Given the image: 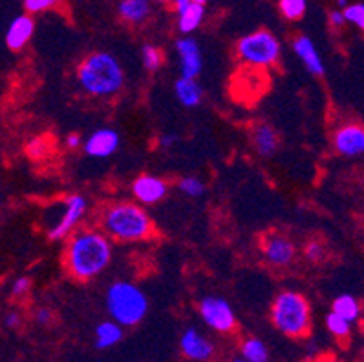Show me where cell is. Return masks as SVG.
Here are the masks:
<instances>
[{
	"label": "cell",
	"mask_w": 364,
	"mask_h": 362,
	"mask_svg": "<svg viewBox=\"0 0 364 362\" xmlns=\"http://www.w3.org/2000/svg\"><path fill=\"white\" fill-rule=\"evenodd\" d=\"M112 248L107 234L95 228H82L71 235L65 250V263L76 279L97 277L111 263Z\"/></svg>",
	"instance_id": "cell-1"
},
{
	"label": "cell",
	"mask_w": 364,
	"mask_h": 362,
	"mask_svg": "<svg viewBox=\"0 0 364 362\" xmlns=\"http://www.w3.org/2000/svg\"><path fill=\"white\" fill-rule=\"evenodd\" d=\"M78 84L87 95L98 98H111L124 87L125 75L114 55L105 51L91 53L76 69Z\"/></svg>",
	"instance_id": "cell-2"
},
{
	"label": "cell",
	"mask_w": 364,
	"mask_h": 362,
	"mask_svg": "<svg viewBox=\"0 0 364 362\" xmlns=\"http://www.w3.org/2000/svg\"><path fill=\"white\" fill-rule=\"evenodd\" d=\"M100 223L105 234L117 241H141L152 234V221L147 212L129 201L109 205Z\"/></svg>",
	"instance_id": "cell-3"
},
{
	"label": "cell",
	"mask_w": 364,
	"mask_h": 362,
	"mask_svg": "<svg viewBox=\"0 0 364 362\" xmlns=\"http://www.w3.org/2000/svg\"><path fill=\"white\" fill-rule=\"evenodd\" d=\"M272 324L287 337L299 339L309 335L312 328V315L306 297L297 292L284 290L274 299L270 308Z\"/></svg>",
	"instance_id": "cell-4"
},
{
	"label": "cell",
	"mask_w": 364,
	"mask_h": 362,
	"mask_svg": "<svg viewBox=\"0 0 364 362\" xmlns=\"http://www.w3.org/2000/svg\"><path fill=\"white\" fill-rule=\"evenodd\" d=\"M105 307L109 315L122 326H136L149 312V299L140 287L129 281H117L107 288Z\"/></svg>",
	"instance_id": "cell-5"
},
{
	"label": "cell",
	"mask_w": 364,
	"mask_h": 362,
	"mask_svg": "<svg viewBox=\"0 0 364 362\" xmlns=\"http://www.w3.org/2000/svg\"><path fill=\"white\" fill-rule=\"evenodd\" d=\"M236 51L243 64L252 65V68H268L279 60L281 44L272 33L259 29V31L243 36L237 42Z\"/></svg>",
	"instance_id": "cell-6"
},
{
	"label": "cell",
	"mask_w": 364,
	"mask_h": 362,
	"mask_svg": "<svg viewBox=\"0 0 364 362\" xmlns=\"http://www.w3.org/2000/svg\"><path fill=\"white\" fill-rule=\"evenodd\" d=\"M200 315L207 326L220 334H228L236 328V314L232 307L221 297L207 295L200 301Z\"/></svg>",
	"instance_id": "cell-7"
},
{
	"label": "cell",
	"mask_w": 364,
	"mask_h": 362,
	"mask_svg": "<svg viewBox=\"0 0 364 362\" xmlns=\"http://www.w3.org/2000/svg\"><path fill=\"white\" fill-rule=\"evenodd\" d=\"M87 212V201L84 196L73 194L65 199L64 208H62L60 218L49 228V239H64L75 230V227L82 221V218Z\"/></svg>",
	"instance_id": "cell-8"
},
{
	"label": "cell",
	"mask_w": 364,
	"mask_h": 362,
	"mask_svg": "<svg viewBox=\"0 0 364 362\" xmlns=\"http://www.w3.org/2000/svg\"><path fill=\"white\" fill-rule=\"evenodd\" d=\"M180 350L185 358L194 362H207L214 355V344L196 328H187L181 334Z\"/></svg>",
	"instance_id": "cell-9"
},
{
	"label": "cell",
	"mask_w": 364,
	"mask_h": 362,
	"mask_svg": "<svg viewBox=\"0 0 364 362\" xmlns=\"http://www.w3.org/2000/svg\"><path fill=\"white\" fill-rule=\"evenodd\" d=\"M176 53L180 58V73L185 78H198L203 69L200 46L191 36H183L176 42Z\"/></svg>",
	"instance_id": "cell-10"
},
{
	"label": "cell",
	"mask_w": 364,
	"mask_h": 362,
	"mask_svg": "<svg viewBox=\"0 0 364 362\" xmlns=\"http://www.w3.org/2000/svg\"><path fill=\"white\" fill-rule=\"evenodd\" d=\"M333 147L341 156L357 158L364 154V127L344 125L333 134Z\"/></svg>",
	"instance_id": "cell-11"
},
{
	"label": "cell",
	"mask_w": 364,
	"mask_h": 362,
	"mask_svg": "<svg viewBox=\"0 0 364 362\" xmlns=\"http://www.w3.org/2000/svg\"><path fill=\"white\" fill-rule=\"evenodd\" d=\"M263 254L274 267H289L296 257V247L284 235H268L263 243Z\"/></svg>",
	"instance_id": "cell-12"
},
{
	"label": "cell",
	"mask_w": 364,
	"mask_h": 362,
	"mask_svg": "<svg viewBox=\"0 0 364 362\" xmlns=\"http://www.w3.org/2000/svg\"><path fill=\"white\" fill-rule=\"evenodd\" d=\"M118 145H120V136L117 131L98 129L85 139L84 151L91 158H109L117 152Z\"/></svg>",
	"instance_id": "cell-13"
},
{
	"label": "cell",
	"mask_w": 364,
	"mask_h": 362,
	"mask_svg": "<svg viewBox=\"0 0 364 362\" xmlns=\"http://www.w3.org/2000/svg\"><path fill=\"white\" fill-rule=\"evenodd\" d=\"M132 194L144 205H154L167 194V183L156 176L144 174L138 176L132 183Z\"/></svg>",
	"instance_id": "cell-14"
},
{
	"label": "cell",
	"mask_w": 364,
	"mask_h": 362,
	"mask_svg": "<svg viewBox=\"0 0 364 362\" xmlns=\"http://www.w3.org/2000/svg\"><path fill=\"white\" fill-rule=\"evenodd\" d=\"M33 33H35V20H33V16L18 15L9 24L8 31H6V46L11 51H21L31 40Z\"/></svg>",
	"instance_id": "cell-15"
},
{
	"label": "cell",
	"mask_w": 364,
	"mask_h": 362,
	"mask_svg": "<svg viewBox=\"0 0 364 362\" xmlns=\"http://www.w3.org/2000/svg\"><path fill=\"white\" fill-rule=\"evenodd\" d=\"M292 49L294 53L303 60V64L306 65V69H309L312 75H317V76L323 75L324 73L323 60H321L316 46H314V42L309 38V36H304V35L297 36V38L292 42Z\"/></svg>",
	"instance_id": "cell-16"
},
{
	"label": "cell",
	"mask_w": 364,
	"mask_h": 362,
	"mask_svg": "<svg viewBox=\"0 0 364 362\" xmlns=\"http://www.w3.org/2000/svg\"><path fill=\"white\" fill-rule=\"evenodd\" d=\"M252 144L257 154L270 158V156L276 154L277 147H279V136H277L276 129H272L270 125L259 124L254 127Z\"/></svg>",
	"instance_id": "cell-17"
},
{
	"label": "cell",
	"mask_w": 364,
	"mask_h": 362,
	"mask_svg": "<svg viewBox=\"0 0 364 362\" xmlns=\"http://www.w3.org/2000/svg\"><path fill=\"white\" fill-rule=\"evenodd\" d=\"M124 339V326L117 323L114 319L104 321L95 328V346L98 350H109V348L117 346Z\"/></svg>",
	"instance_id": "cell-18"
},
{
	"label": "cell",
	"mask_w": 364,
	"mask_h": 362,
	"mask_svg": "<svg viewBox=\"0 0 364 362\" xmlns=\"http://www.w3.org/2000/svg\"><path fill=\"white\" fill-rule=\"evenodd\" d=\"M205 18V4L188 2L183 8L178 9V29L183 35H191L201 26Z\"/></svg>",
	"instance_id": "cell-19"
},
{
	"label": "cell",
	"mask_w": 364,
	"mask_h": 362,
	"mask_svg": "<svg viewBox=\"0 0 364 362\" xmlns=\"http://www.w3.org/2000/svg\"><path fill=\"white\" fill-rule=\"evenodd\" d=\"M174 92H176L178 102L185 107H196V105H200L201 98H203V89L198 84L196 78L180 76V80L174 85Z\"/></svg>",
	"instance_id": "cell-20"
},
{
	"label": "cell",
	"mask_w": 364,
	"mask_h": 362,
	"mask_svg": "<svg viewBox=\"0 0 364 362\" xmlns=\"http://www.w3.org/2000/svg\"><path fill=\"white\" fill-rule=\"evenodd\" d=\"M118 13L129 24H141L151 15V2L149 0H120Z\"/></svg>",
	"instance_id": "cell-21"
},
{
	"label": "cell",
	"mask_w": 364,
	"mask_h": 362,
	"mask_svg": "<svg viewBox=\"0 0 364 362\" xmlns=\"http://www.w3.org/2000/svg\"><path fill=\"white\" fill-rule=\"evenodd\" d=\"M240 355L248 362H268L267 344L257 337L245 339L240 346Z\"/></svg>",
	"instance_id": "cell-22"
},
{
	"label": "cell",
	"mask_w": 364,
	"mask_h": 362,
	"mask_svg": "<svg viewBox=\"0 0 364 362\" xmlns=\"http://www.w3.org/2000/svg\"><path fill=\"white\" fill-rule=\"evenodd\" d=\"M332 312L339 314L341 317L348 319L350 323H355L360 315V304L353 295L343 294L332 303Z\"/></svg>",
	"instance_id": "cell-23"
},
{
	"label": "cell",
	"mask_w": 364,
	"mask_h": 362,
	"mask_svg": "<svg viewBox=\"0 0 364 362\" xmlns=\"http://www.w3.org/2000/svg\"><path fill=\"white\" fill-rule=\"evenodd\" d=\"M324 324H326V330H328L336 339H341V341L348 339L350 334H352V323H350L348 319L341 317L336 312H330V314L326 315Z\"/></svg>",
	"instance_id": "cell-24"
},
{
	"label": "cell",
	"mask_w": 364,
	"mask_h": 362,
	"mask_svg": "<svg viewBox=\"0 0 364 362\" xmlns=\"http://www.w3.org/2000/svg\"><path fill=\"white\" fill-rule=\"evenodd\" d=\"M279 9L287 20H299L306 13V0H279Z\"/></svg>",
	"instance_id": "cell-25"
},
{
	"label": "cell",
	"mask_w": 364,
	"mask_h": 362,
	"mask_svg": "<svg viewBox=\"0 0 364 362\" xmlns=\"http://www.w3.org/2000/svg\"><path fill=\"white\" fill-rule=\"evenodd\" d=\"M141 60H144V65L147 71H158L161 68L164 56H161V51L156 46H145L141 49Z\"/></svg>",
	"instance_id": "cell-26"
},
{
	"label": "cell",
	"mask_w": 364,
	"mask_h": 362,
	"mask_svg": "<svg viewBox=\"0 0 364 362\" xmlns=\"http://www.w3.org/2000/svg\"><path fill=\"white\" fill-rule=\"evenodd\" d=\"M180 191L187 196H193V198H198L205 192V185L200 178H194V176H188V178H183L180 181Z\"/></svg>",
	"instance_id": "cell-27"
},
{
	"label": "cell",
	"mask_w": 364,
	"mask_h": 362,
	"mask_svg": "<svg viewBox=\"0 0 364 362\" xmlns=\"http://www.w3.org/2000/svg\"><path fill=\"white\" fill-rule=\"evenodd\" d=\"M344 15L350 24L364 31V4H350L348 8H344Z\"/></svg>",
	"instance_id": "cell-28"
},
{
	"label": "cell",
	"mask_w": 364,
	"mask_h": 362,
	"mask_svg": "<svg viewBox=\"0 0 364 362\" xmlns=\"http://www.w3.org/2000/svg\"><path fill=\"white\" fill-rule=\"evenodd\" d=\"M60 0H24V8L29 15L33 13H42L48 11V9H53L58 6Z\"/></svg>",
	"instance_id": "cell-29"
},
{
	"label": "cell",
	"mask_w": 364,
	"mask_h": 362,
	"mask_svg": "<svg viewBox=\"0 0 364 362\" xmlns=\"http://www.w3.org/2000/svg\"><path fill=\"white\" fill-rule=\"evenodd\" d=\"M46 152H49V144L46 138H35L28 144V154L31 158H42Z\"/></svg>",
	"instance_id": "cell-30"
},
{
	"label": "cell",
	"mask_w": 364,
	"mask_h": 362,
	"mask_svg": "<svg viewBox=\"0 0 364 362\" xmlns=\"http://www.w3.org/2000/svg\"><path fill=\"white\" fill-rule=\"evenodd\" d=\"M304 255L309 261H319L324 257V247L319 241H310L306 247H304Z\"/></svg>",
	"instance_id": "cell-31"
},
{
	"label": "cell",
	"mask_w": 364,
	"mask_h": 362,
	"mask_svg": "<svg viewBox=\"0 0 364 362\" xmlns=\"http://www.w3.org/2000/svg\"><path fill=\"white\" fill-rule=\"evenodd\" d=\"M29 288H31V281H29L28 277H18L13 281L11 294L15 295V297H22V295L28 294Z\"/></svg>",
	"instance_id": "cell-32"
},
{
	"label": "cell",
	"mask_w": 364,
	"mask_h": 362,
	"mask_svg": "<svg viewBox=\"0 0 364 362\" xmlns=\"http://www.w3.org/2000/svg\"><path fill=\"white\" fill-rule=\"evenodd\" d=\"M6 326L8 328H11V330H16V328H21V324H22V315L18 314V312H9L8 315H6Z\"/></svg>",
	"instance_id": "cell-33"
},
{
	"label": "cell",
	"mask_w": 364,
	"mask_h": 362,
	"mask_svg": "<svg viewBox=\"0 0 364 362\" xmlns=\"http://www.w3.org/2000/svg\"><path fill=\"white\" fill-rule=\"evenodd\" d=\"M328 20L333 28H341V26H344V22H348V20H346V15H344V11H341V9H336V11L330 13Z\"/></svg>",
	"instance_id": "cell-34"
},
{
	"label": "cell",
	"mask_w": 364,
	"mask_h": 362,
	"mask_svg": "<svg viewBox=\"0 0 364 362\" xmlns=\"http://www.w3.org/2000/svg\"><path fill=\"white\" fill-rule=\"evenodd\" d=\"M35 319L38 324H49L53 321V314L51 310H48V308H38L35 314Z\"/></svg>",
	"instance_id": "cell-35"
},
{
	"label": "cell",
	"mask_w": 364,
	"mask_h": 362,
	"mask_svg": "<svg viewBox=\"0 0 364 362\" xmlns=\"http://www.w3.org/2000/svg\"><path fill=\"white\" fill-rule=\"evenodd\" d=\"M65 144H68L69 149H78L82 145V138L78 134H69L68 139H65Z\"/></svg>",
	"instance_id": "cell-36"
},
{
	"label": "cell",
	"mask_w": 364,
	"mask_h": 362,
	"mask_svg": "<svg viewBox=\"0 0 364 362\" xmlns=\"http://www.w3.org/2000/svg\"><path fill=\"white\" fill-rule=\"evenodd\" d=\"M174 142H176V138H174V136H161V139H160V144L164 145V147H171Z\"/></svg>",
	"instance_id": "cell-37"
},
{
	"label": "cell",
	"mask_w": 364,
	"mask_h": 362,
	"mask_svg": "<svg viewBox=\"0 0 364 362\" xmlns=\"http://www.w3.org/2000/svg\"><path fill=\"white\" fill-rule=\"evenodd\" d=\"M172 4L176 6V9H180V8H183L185 4H188V2H191V0H171Z\"/></svg>",
	"instance_id": "cell-38"
},
{
	"label": "cell",
	"mask_w": 364,
	"mask_h": 362,
	"mask_svg": "<svg viewBox=\"0 0 364 362\" xmlns=\"http://www.w3.org/2000/svg\"><path fill=\"white\" fill-rule=\"evenodd\" d=\"M314 362H343V361H339V358H336V357H321Z\"/></svg>",
	"instance_id": "cell-39"
},
{
	"label": "cell",
	"mask_w": 364,
	"mask_h": 362,
	"mask_svg": "<svg viewBox=\"0 0 364 362\" xmlns=\"http://www.w3.org/2000/svg\"><path fill=\"white\" fill-rule=\"evenodd\" d=\"M337 6H339V8H348V0H337Z\"/></svg>",
	"instance_id": "cell-40"
},
{
	"label": "cell",
	"mask_w": 364,
	"mask_h": 362,
	"mask_svg": "<svg viewBox=\"0 0 364 362\" xmlns=\"http://www.w3.org/2000/svg\"><path fill=\"white\" fill-rule=\"evenodd\" d=\"M230 362H248V361H247V358H243V357H241V355H240V357L232 358V361H230Z\"/></svg>",
	"instance_id": "cell-41"
},
{
	"label": "cell",
	"mask_w": 364,
	"mask_h": 362,
	"mask_svg": "<svg viewBox=\"0 0 364 362\" xmlns=\"http://www.w3.org/2000/svg\"><path fill=\"white\" fill-rule=\"evenodd\" d=\"M191 2H196V4H205L207 0H191Z\"/></svg>",
	"instance_id": "cell-42"
},
{
	"label": "cell",
	"mask_w": 364,
	"mask_h": 362,
	"mask_svg": "<svg viewBox=\"0 0 364 362\" xmlns=\"http://www.w3.org/2000/svg\"><path fill=\"white\" fill-rule=\"evenodd\" d=\"M158 2H167V0H158Z\"/></svg>",
	"instance_id": "cell-43"
}]
</instances>
